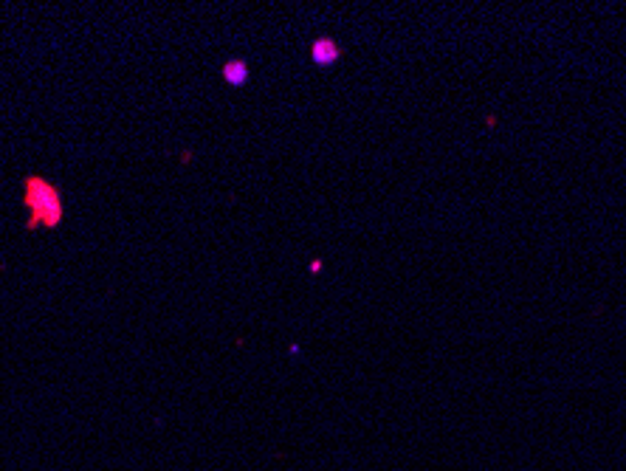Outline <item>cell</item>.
I'll return each instance as SVG.
<instances>
[{
    "instance_id": "cell-1",
    "label": "cell",
    "mask_w": 626,
    "mask_h": 471,
    "mask_svg": "<svg viewBox=\"0 0 626 471\" xmlns=\"http://www.w3.org/2000/svg\"><path fill=\"white\" fill-rule=\"evenodd\" d=\"M23 206L28 209V223L26 229H60L65 221V201L60 189L43 178V175H28L23 181Z\"/></svg>"
},
{
    "instance_id": "cell-2",
    "label": "cell",
    "mask_w": 626,
    "mask_h": 471,
    "mask_svg": "<svg viewBox=\"0 0 626 471\" xmlns=\"http://www.w3.org/2000/svg\"><path fill=\"white\" fill-rule=\"evenodd\" d=\"M311 57H313V63H319V65H330V63H336V60L341 57V48H339L333 40L322 37V40H316L311 46Z\"/></svg>"
},
{
    "instance_id": "cell-3",
    "label": "cell",
    "mask_w": 626,
    "mask_h": 471,
    "mask_svg": "<svg viewBox=\"0 0 626 471\" xmlns=\"http://www.w3.org/2000/svg\"><path fill=\"white\" fill-rule=\"evenodd\" d=\"M223 79H226L229 85H245V79H248V65L240 63V60H229V63L223 65Z\"/></svg>"
}]
</instances>
